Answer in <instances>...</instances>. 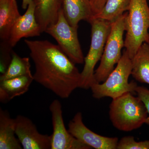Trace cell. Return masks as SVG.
I'll return each instance as SVG.
<instances>
[{
	"instance_id": "obj_1",
	"label": "cell",
	"mask_w": 149,
	"mask_h": 149,
	"mask_svg": "<svg viewBox=\"0 0 149 149\" xmlns=\"http://www.w3.org/2000/svg\"><path fill=\"white\" fill-rule=\"evenodd\" d=\"M24 42L35 65V82L62 99L80 88L81 72L58 45L48 40Z\"/></svg>"
},
{
	"instance_id": "obj_2",
	"label": "cell",
	"mask_w": 149,
	"mask_h": 149,
	"mask_svg": "<svg viewBox=\"0 0 149 149\" xmlns=\"http://www.w3.org/2000/svg\"><path fill=\"white\" fill-rule=\"evenodd\" d=\"M132 93H125L113 99L110 105V119L115 128L120 131L138 129L145 123L148 116L143 102Z\"/></svg>"
},
{
	"instance_id": "obj_3",
	"label": "cell",
	"mask_w": 149,
	"mask_h": 149,
	"mask_svg": "<svg viewBox=\"0 0 149 149\" xmlns=\"http://www.w3.org/2000/svg\"><path fill=\"white\" fill-rule=\"evenodd\" d=\"M128 11L124 47L132 59L142 44L147 42L148 39V0H130Z\"/></svg>"
},
{
	"instance_id": "obj_4",
	"label": "cell",
	"mask_w": 149,
	"mask_h": 149,
	"mask_svg": "<svg viewBox=\"0 0 149 149\" xmlns=\"http://www.w3.org/2000/svg\"><path fill=\"white\" fill-rule=\"evenodd\" d=\"M132 70V59L125 49L116 67L106 80L102 84L95 83L91 85L93 97L97 99L105 97L114 99L125 93H135L137 83L128 82Z\"/></svg>"
},
{
	"instance_id": "obj_5",
	"label": "cell",
	"mask_w": 149,
	"mask_h": 149,
	"mask_svg": "<svg viewBox=\"0 0 149 149\" xmlns=\"http://www.w3.org/2000/svg\"><path fill=\"white\" fill-rule=\"evenodd\" d=\"M127 15L128 12H126L111 22V29L100 65L95 71L94 78L96 83H103L106 80L114 70V65L121 58V50L124 47L123 35L126 31Z\"/></svg>"
},
{
	"instance_id": "obj_6",
	"label": "cell",
	"mask_w": 149,
	"mask_h": 149,
	"mask_svg": "<svg viewBox=\"0 0 149 149\" xmlns=\"http://www.w3.org/2000/svg\"><path fill=\"white\" fill-rule=\"evenodd\" d=\"M91 26V40L90 49L84 58V66L81 72L80 88L88 89L95 83V66L100 60L108 37L111 29V22L100 18L93 19Z\"/></svg>"
},
{
	"instance_id": "obj_7",
	"label": "cell",
	"mask_w": 149,
	"mask_h": 149,
	"mask_svg": "<svg viewBox=\"0 0 149 149\" xmlns=\"http://www.w3.org/2000/svg\"><path fill=\"white\" fill-rule=\"evenodd\" d=\"M78 28L72 27L67 21L62 9L57 21L46 29L45 32L55 39L63 52L75 64H83L84 55L78 39Z\"/></svg>"
},
{
	"instance_id": "obj_8",
	"label": "cell",
	"mask_w": 149,
	"mask_h": 149,
	"mask_svg": "<svg viewBox=\"0 0 149 149\" xmlns=\"http://www.w3.org/2000/svg\"><path fill=\"white\" fill-rule=\"evenodd\" d=\"M53 132L51 136V149H91L72 136L67 130L63 117L62 105L58 100H54L49 107Z\"/></svg>"
},
{
	"instance_id": "obj_9",
	"label": "cell",
	"mask_w": 149,
	"mask_h": 149,
	"mask_svg": "<svg viewBox=\"0 0 149 149\" xmlns=\"http://www.w3.org/2000/svg\"><path fill=\"white\" fill-rule=\"evenodd\" d=\"M68 130L77 140L92 148L117 149L118 143L117 137H105L94 133L84 124L80 112L76 113L70 121Z\"/></svg>"
},
{
	"instance_id": "obj_10",
	"label": "cell",
	"mask_w": 149,
	"mask_h": 149,
	"mask_svg": "<svg viewBox=\"0 0 149 149\" xmlns=\"http://www.w3.org/2000/svg\"><path fill=\"white\" fill-rule=\"evenodd\" d=\"M16 136L24 149H51V136L41 134L29 118L17 116L15 118Z\"/></svg>"
},
{
	"instance_id": "obj_11",
	"label": "cell",
	"mask_w": 149,
	"mask_h": 149,
	"mask_svg": "<svg viewBox=\"0 0 149 149\" xmlns=\"http://www.w3.org/2000/svg\"><path fill=\"white\" fill-rule=\"evenodd\" d=\"M42 33L35 16V5L33 1L28 6L25 13L21 15L14 24L8 45L12 49L22 38L40 36Z\"/></svg>"
},
{
	"instance_id": "obj_12",
	"label": "cell",
	"mask_w": 149,
	"mask_h": 149,
	"mask_svg": "<svg viewBox=\"0 0 149 149\" xmlns=\"http://www.w3.org/2000/svg\"><path fill=\"white\" fill-rule=\"evenodd\" d=\"M65 17L72 27L78 28L82 20L90 23L94 19L93 8L89 0H61Z\"/></svg>"
},
{
	"instance_id": "obj_13",
	"label": "cell",
	"mask_w": 149,
	"mask_h": 149,
	"mask_svg": "<svg viewBox=\"0 0 149 149\" xmlns=\"http://www.w3.org/2000/svg\"><path fill=\"white\" fill-rule=\"evenodd\" d=\"M35 15L41 32H45L49 26L56 22L61 8V0H33Z\"/></svg>"
},
{
	"instance_id": "obj_14",
	"label": "cell",
	"mask_w": 149,
	"mask_h": 149,
	"mask_svg": "<svg viewBox=\"0 0 149 149\" xmlns=\"http://www.w3.org/2000/svg\"><path fill=\"white\" fill-rule=\"evenodd\" d=\"M34 80L33 75L30 73L0 81V102L6 103L27 93Z\"/></svg>"
},
{
	"instance_id": "obj_15",
	"label": "cell",
	"mask_w": 149,
	"mask_h": 149,
	"mask_svg": "<svg viewBox=\"0 0 149 149\" xmlns=\"http://www.w3.org/2000/svg\"><path fill=\"white\" fill-rule=\"evenodd\" d=\"M21 15L16 0H0V38L7 44L12 28Z\"/></svg>"
},
{
	"instance_id": "obj_16",
	"label": "cell",
	"mask_w": 149,
	"mask_h": 149,
	"mask_svg": "<svg viewBox=\"0 0 149 149\" xmlns=\"http://www.w3.org/2000/svg\"><path fill=\"white\" fill-rule=\"evenodd\" d=\"M15 118L9 112L0 108V149H22L20 142L15 135Z\"/></svg>"
},
{
	"instance_id": "obj_17",
	"label": "cell",
	"mask_w": 149,
	"mask_h": 149,
	"mask_svg": "<svg viewBox=\"0 0 149 149\" xmlns=\"http://www.w3.org/2000/svg\"><path fill=\"white\" fill-rule=\"evenodd\" d=\"M131 75L140 83L149 85V45L142 44L132 59Z\"/></svg>"
},
{
	"instance_id": "obj_18",
	"label": "cell",
	"mask_w": 149,
	"mask_h": 149,
	"mask_svg": "<svg viewBox=\"0 0 149 149\" xmlns=\"http://www.w3.org/2000/svg\"><path fill=\"white\" fill-rule=\"evenodd\" d=\"M31 64L28 57H21L12 51L10 63L5 72L1 74L0 81L30 74Z\"/></svg>"
},
{
	"instance_id": "obj_19",
	"label": "cell",
	"mask_w": 149,
	"mask_h": 149,
	"mask_svg": "<svg viewBox=\"0 0 149 149\" xmlns=\"http://www.w3.org/2000/svg\"><path fill=\"white\" fill-rule=\"evenodd\" d=\"M130 3V0H107L103 8L94 19L112 22L128 10Z\"/></svg>"
},
{
	"instance_id": "obj_20",
	"label": "cell",
	"mask_w": 149,
	"mask_h": 149,
	"mask_svg": "<svg viewBox=\"0 0 149 149\" xmlns=\"http://www.w3.org/2000/svg\"><path fill=\"white\" fill-rule=\"evenodd\" d=\"M117 149H149V141L137 142L133 136H125L118 141Z\"/></svg>"
},
{
	"instance_id": "obj_21",
	"label": "cell",
	"mask_w": 149,
	"mask_h": 149,
	"mask_svg": "<svg viewBox=\"0 0 149 149\" xmlns=\"http://www.w3.org/2000/svg\"><path fill=\"white\" fill-rule=\"evenodd\" d=\"M135 93L145 104L148 113L145 123L149 125V90L143 86H138Z\"/></svg>"
},
{
	"instance_id": "obj_22",
	"label": "cell",
	"mask_w": 149,
	"mask_h": 149,
	"mask_svg": "<svg viewBox=\"0 0 149 149\" xmlns=\"http://www.w3.org/2000/svg\"><path fill=\"white\" fill-rule=\"evenodd\" d=\"M93 8L94 16L100 13L103 8L107 0H89Z\"/></svg>"
},
{
	"instance_id": "obj_23",
	"label": "cell",
	"mask_w": 149,
	"mask_h": 149,
	"mask_svg": "<svg viewBox=\"0 0 149 149\" xmlns=\"http://www.w3.org/2000/svg\"><path fill=\"white\" fill-rule=\"evenodd\" d=\"M33 1V0H22V7L24 9L27 8L29 4Z\"/></svg>"
},
{
	"instance_id": "obj_24",
	"label": "cell",
	"mask_w": 149,
	"mask_h": 149,
	"mask_svg": "<svg viewBox=\"0 0 149 149\" xmlns=\"http://www.w3.org/2000/svg\"><path fill=\"white\" fill-rule=\"evenodd\" d=\"M147 43H148V44L149 45V35H148V41H147Z\"/></svg>"
},
{
	"instance_id": "obj_25",
	"label": "cell",
	"mask_w": 149,
	"mask_h": 149,
	"mask_svg": "<svg viewBox=\"0 0 149 149\" xmlns=\"http://www.w3.org/2000/svg\"><path fill=\"white\" fill-rule=\"evenodd\" d=\"M148 1H149V0H148Z\"/></svg>"
}]
</instances>
